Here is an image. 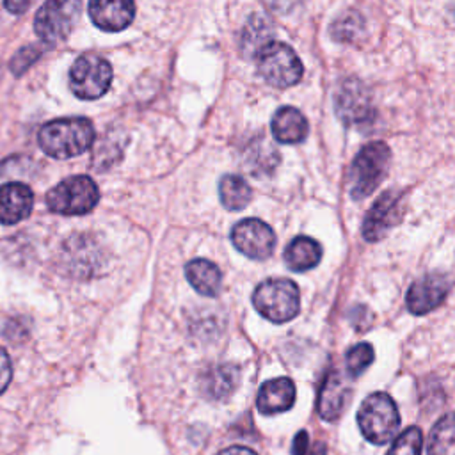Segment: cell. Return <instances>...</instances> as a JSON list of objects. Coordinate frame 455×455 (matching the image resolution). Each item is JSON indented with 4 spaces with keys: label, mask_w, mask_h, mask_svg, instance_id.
Masks as SVG:
<instances>
[{
    "label": "cell",
    "mask_w": 455,
    "mask_h": 455,
    "mask_svg": "<svg viewBox=\"0 0 455 455\" xmlns=\"http://www.w3.org/2000/svg\"><path fill=\"white\" fill-rule=\"evenodd\" d=\"M309 455H327V448H325V443H322V441L315 443V446L311 448Z\"/></svg>",
    "instance_id": "d6a6232c"
},
{
    "label": "cell",
    "mask_w": 455,
    "mask_h": 455,
    "mask_svg": "<svg viewBox=\"0 0 455 455\" xmlns=\"http://www.w3.org/2000/svg\"><path fill=\"white\" fill-rule=\"evenodd\" d=\"M89 18L105 32L126 28L135 16L133 0H89Z\"/></svg>",
    "instance_id": "4fadbf2b"
},
{
    "label": "cell",
    "mask_w": 455,
    "mask_h": 455,
    "mask_svg": "<svg viewBox=\"0 0 455 455\" xmlns=\"http://www.w3.org/2000/svg\"><path fill=\"white\" fill-rule=\"evenodd\" d=\"M391 151L387 144L380 140L368 142L355 155L348 169V192L354 199L368 197L386 178L389 169Z\"/></svg>",
    "instance_id": "7a4b0ae2"
},
{
    "label": "cell",
    "mask_w": 455,
    "mask_h": 455,
    "mask_svg": "<svg viewBox=\"0 0 455 455\" xmlns=\"http://www.w3.org/2000/svg\"><path fill=\"white\" fill-rule=\"evenodd\" d=\"M258 73L274 87L284 89L295 85L304 73L302 62L295 50L281 41L267 43L258 53Z\"/></svg>",
    "instance_id": "5b68a950"
},
{
    "label": "cell",
    "mask_w": 455,
    "mask_h": 455,
    "mask_svg": "<svg viewBox=\"0 0 455 455\" xmlns=\"http://www.w3.org/2000/svg\"><path fill=\"white\" fill-rule=\"evenodd\" d=\"M295 402V384L288 377H277L267 380L256 398V407L261 414L272 416L279 412H286L291 409Z\"/></svg>",
    "instance_id": "5bb4252c"
},
{
    "label": "cell",
    "mask_w": 455,
    "mask_h": 455,
    "mask_svg": "<svg viewBox=\"0 0 455 455\" xmlns=\"http://www.w3.org/2000/svg\"><path fill=\"white\" fill-rule=\"evenodd\" d=\"M334 110L345 124H364L375 116L368 89L355 78H347L339 84L334 94Z\"/></svg>",
    "instance_id": "9c48e42d"
},
{
    "label": "cell",
    "mask_w": 455,
    "mask_h": 455,
    "mask_svg": "<svg viewBox=\"0 0 455 455\" xmlns=\"http://www.w3.org/2000/svg\"><path fill=\"white\" fill-rule=\"evenodd\" d=\"M348 396H350V389L343 382L341 375L338 371H329L318 391L316 411L320 418H323L325 421L336 419L343 412L348 402Z\"/></svg>",
    "instance_id": "2e32d148"
},
{
    "label": "cell",
    "mask_w": 455,
    "mask_h": 455,
    "mask_svg": "<svg viewBox=\"0 0 455 455\" xmlns=\"http://www.w3.org/2000/svg\"><path fill=\"white\" fill-rule=\"evenodd\" d=\"M187 281L192 288L206 297H217L222 286V274L220 268L204 258H196L187 263L185 267Z\"/></svg>",
    "instance_id": "d6986e66"
},
{
    "label": "cell",
    "mask_w": 455,
    "mask_h": 455,
    "mask_svg": "<svg viewBox=\"0 0 455 455\" xmlns=\"http://www.w3.org/2000/svg\"><path fill=\"white\" fill-rule=\"evenodd\" d=\"M32 0H5V7L9 12H14V14H21L27 11V7L30 5Z\"/></svg>",
    "instance_id": "f546056e"
},
{
    "label": "cell",
    "mask_w": 455,
    "mask_h": 455,
    "mask_svg": "<svg viewBox=\"0 0 455 455\" xmlns=\"http://www.w3.org/2000/svg\"><path fill=\"white\" fill-rule=\"evenodd\" d=\"M98 201L100 190L96 183L84 174L62 180L46 194L48 208L60 215H84L91 212Z\"/></svg>",
    "instance_id": "8992f818"
},
{
    "label": "cell",
    "mask_w": 455,
    "mask_h": 455,
    "mask_svg": "<svg viewBox=\"0 0 455 455\" xmlns=\"http://www.w3.org/2000/svg\"><path fill=\"white\" fill-rule=\"evenodd\" d=\"M12 377V366H11V359L7 355V352L0 347V393L5 391V387L9 386Z\"/></svg>",
    "instance_id": "83f0119b"
},
{
    "label": "cell",
    "mask_w": 455,
    "mask_h": 455,
    "mask_svg": "<svg viewBox=\"0 0 455 455\" xmlns=\"http://www.w3.org/2000/svg\"><path fill=\"white\" fill-rule=\"evenodd\" d=\"M322 258V245L306 235L295 236L284 249V261L288 268L295 272H306L315 268Z\"/></svg>",
    "instance_id": "ffe728a7"
},
{
    "label": "cell",
    "mask_w": 455,
    "mask_h": 455,
    "mask_svg": "<svg viewBox=\"0 0 455 455\" xmlns=\"http://www.w3.org/2000/svg\"><path fill=\"white\" fill-rule=\"evenodd\" d=\"M112 84L110 64L94 53L80 55L69 69V87L82 100H96L103 96Z\"/></svg>",
    "instance_id": "52a82bcc"
},
{
    "label": "cell",
    "mask_w": 455,
    "mask_h": 455,
    "mask_svg": "<svg viewBox=\"0 0 455 455\" xmlns=\"http://www.w3.org/2000/svg\"><path fill=\"white\" fill-rule=\"evenodd\" d=\"M238 380L240 370L236 364H215L201 375V391L212 400H224L236 389Z\"/></svg>",
    "instance_id": "e0dca14e"
},
{
    "label": "cell",
    "mask_w": 455,
    "mask_h": 455,
    "mask_svg": "<svg viewBox=\"0 0 455 455\" xmlns=\"http://www.w3.org/2000/svg\"><path fill=\"white\" fill-rule=\"evenodd\" d=\"M373 347L370 343H357L347 352V371L350 377H359L373 363Z\"/></svg>",
    "instance_id": "484cf974"
},
{
    "label": "cell",
    "mask_w": 455,
    "mask_h": 455,
    "mask_svg": "<svg viewBox=\"0 0 455 455\" xmlns=\"http://www.w3.org/2000/svg\"><path fill=\"white\" fill-rule=\"evenodd\" d=\"M219 197L224 208L242 210L251 201V187L243 178L236 174H226L219 183Z\"/></svg>",
    "instance_id": "603a6c76"
},
{
    "label": "cell",
    "mask_w": 455,
    "mask_h": 455,
    "mask_svg": "<svg viewBox=\"0 0 455 455\" xmlns=\"http://www.w3.org/2000/svg\"><path fill=\"white\" fill-rule=\"evenodd\" d=\"M272 23L261 14H254L242 32V50L245 57H256V53L272 41Z\"/></svg>",
    "instance_id": "7402d4cb"
},
{
    "label": "cell",
    "mask_w": 455,
    "mask_h": 455,
    "mask_svg": "<svg viewBox=\"0 0 455 455\" xmlns=\"http://www.w3.org/2000/svg\"><path fill=\"white\" fill-rule=\"evenodd\" d=\"M428 455H455V412H448L432 427L427 444Z\"/></svg>",
    "instance_id": "44dd1931"
},
{
    "label": "cell",
    "mask_w": 455,
    "mask_h": 455,
    "mask_svg": "<svg viewBox=\"0 0 455 455\" xmlns=\"http://www.w3.org/2000/svg\"><path fill=\"white\" fill-rule=\"evenodd\" d=\"M332 37L341 43H355L364 36V20L357 11H345L331 27Z\"/></svg>",
    "instance_id": "cb8c5ba5"
},
{
    "label": "cell",
    "mask_w": 455,
    "mask_h": 455,
    "mask_svg": "<svg viewBox=\"0 0 455 455\" xmlns=\"http://www.w3.org/2000/svg\"><path fill=\"white\" fill-rule=\"evenodd\" d=\"M274 11H288L295 5L297 0H263Z\"/></svg>",
    "instance_id": "4dcf8cb0"
},
{
    "label": "cell",
    "mask_w": 455,
    "mask_h": 455,
    "mask_svg": "<svg viewBox=\"0 0 455 455\" xmlns=\"http://www.w3.org/2000/svg\"><path fill=\"white\" fill-rule=\"evenodd\" d=\"M421 446H423V434L419 427H407L393 441L386 455H421Z\"/></svg>",
    "instance_id": "d4e9b609"
},
{
    "label": "cell",
    "mask_w": 455,
    "mask_h": 455,
    "mask_svg": "<svg viewBox=\"0 0 455 455\" xmlns=\"http://www.w3.org/2000/svg\"><path fill=\"white\" fill-rule=\"evenodd\" d=\"M357 425L366 441L386 444L400 427V412L395 400L384 391L371 393L357 411Z\"/></svg>",
    "instance_id": "277c9868"
},
{
    "label": "cell",
    "mask_w": 455,
    "mask_h": 455,
    "mask_svg": "<svg viewBox=\"0 0 455 455\" xmlns=\"http://www.w3.org/2000/svg\"><path fill=\"white\" fill-rule=\"evenodd\" d=\"M37 57H39V50H37L36 46L21 48V50L18 52V55H14L12 60H11V69H12V73L20 75V73H21L27 66H30V62L36 60Z\"/></svg>",
    "instance_id": "4316f807"
},
{
    "label": "cell",
    "mask_w": 455,
    "mask_h": 455,
    "mask_svg": "<svg viewBox=\"0 0 455 455\" xmlns=\"http://www.w3.org/2000/svg\"><path fill=\"white\" fill-rule=\"evenodd\" d=\"M80 11V0H46L34 20L36 34L46 43L62 41L73 30Z\"/></svg>",
    "instance_id": "ba28073f"
},
{
    "label": "cell",
    "mask_w": 455,
    "mask_h": 455,
    "mask_svg": "<svg viewBox=\"0 0 455 455\" xmlns=\"http://www.w3.org/2000/svg\"><path fill=\"white\" fill-rule=\"evenodd\" d=\"M403 194L402 192H384L377 197L371 208L366 212L363 220V236L368 242H377L387 235V231L396 226L403 217Z\"/></svg>",
    "instance_id": "30bf717a"
},
{
    "label": "cell",
    "mask_w": 455,
    "mask_h": 455,
    "mask_svg": "<svg viewBox=\"0 0 455 455\" xmlns=\"http://www.w3.org/2000/svg\"><path fill=\"white\" fill-rule=\"evenodd\" d=\"M450 279L444 274H427L414 281L405 295L407 309L412 315H427L441 302L450 291Z\"/></svg>",
    "instance_id": "7c38bea8"
},
{
    "label": "cell",
    "mask_w": 455,
    "mask_h": 455,
    "mask_svg": "<svg viewBox=\"0 0 455 455\" xmlns=\"http://www.w3.org/2000/svg\"><path fill=\"white\" fill-rule=\"evenodd\" d=\"M306 450H307V432L300 430V432L295 435L291 453H293V455H306Z\"/></svg>",
    "instance_id": "f1b7e54d"
},
{
    "label": "cell",
    "mask_w": 455,
    "mask_h": 455,
    "mask_svg": "<svg viewBox=\"0 0 455 455\" xmlns=\"http://www.w3.org/2000/svg\"><path fill=\"white\" fill-rule=\"evenodd\" d=\"M272 133L283 144H299L307 135V121L295 107H281L272 117Z\"/></svg>",
    "instance_id": "ac0fdd59"
},
{
    "label": "cell",
    "mask_w": 455,
    "mask_h": 455,
    "mask_svg": "<svg viewBox=\"0 0 455 455\" xmlns=\"http://www.w3.org/2000/svg\"><path fill=\"white\" fill-rule=\"evenodd\" d=\"M231 242L238 252L251 259H267L275 247L272 228L259 219H243L231 229Z\"/></svg>",
    "instance_id": "8fae6325"
},
{
    "label": "cell",
    "mask_w": 455,
    "mask_h": 455,
    "mask_svg": "<svg viewBox=\"0 0 455 455\" xmlns=\"http://www.w3.org/2000/svg\"><path fill=\"white\" fill-rule=\"evenodd\" d=\"M217 455H256V451H252L247 446H229V448L219 451Z\"/></svg>",
    "instance_id": "1f68e13d"
},
{
    "label": "cell",
    "mask_w": 455,
    "mask_h": 455,
    "mask_svg": "<svg viewBox=\"0 0 455 455\" xmlns=\"http://www.w3.org/2000/svg\"><path fill=\"white\" fill-rule=\"evenodd\" d=\"M256 311L274 323H284L300 309L299 286L284 277H270L259 283L252 293Z\"/></svg>",
    "instance_id": "3957f363"
},
{
    "label": "cell",
    "mask_w": 455,
    "mask_h": 455,
    "mask_svg": "<svg viewBox=\"0 0 455 455\" xmlns=\"http://www.w3.org/2000/svg\"><path fill=\"white\" fill-rule=\"evenodd\" d=\"M94 140V128L85 117H62L46 123L37 135L41 149L52 158L82 155Z\"/></svg>",
    "instance_id": "6da1fadb"
},
{
    "label": "cell",
    "mask_w": 455,
    "mask_h": 455,
    "mask_svg": "<svg viewBox=\"0 0 455 455\" xmlns=\"http://www.w3.org/2000/svg\"><path fill=\"white\" fill-rule=\"evenodd\" d=\"M34 194L25 183H5L0 187V222L16 224L32 212Z\"/></svg>",
    "instance_id": "9a60e30c"
}]
</instances>
